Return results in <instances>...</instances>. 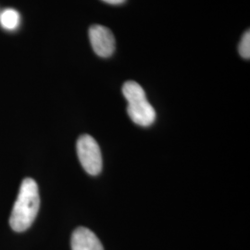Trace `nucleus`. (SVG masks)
Returning a JSON list of instances; mask_svg holds the SVG:
<instances>
[{"label":"nucleus","mask_w":250,"mask_h":250,"mask_svg":"<svg viewBox=\"0 0 250 250\" xmlns=\"http://www.w3.org/2000/svg\"><path fill=\"white\" fill-rule=\"evenodd\" d=\"M40 208L38 186L32 178H25L20 188L18 197L14 203L9 224L15 232H24L35 222Z\"/></svg>","instance_id":"nucleus-1"},{"label":"nucleus","mask_w":250,"mask_h":250,"mask_svg":"<svg viewBox=\"0 0 250 250\" xmlns=\"http://www.w3.org/2000/svg\"><path fill=\"white\" fill-rule=\"evenodd\" d=\"M123 94L128 102L127 113L131 120L143 127L150 126L156 120V111L143 87L134 81H128L123 86Z\"/></svg>","instance_id":"nucleus-2"},{"label":"nucleus","mask_w":250,"mask_h":250,"mask_svg":"<svg viewBox=\"0 0 250 250\" xmlns=\"http://www.w3.org/2000/svg\"><path fill=\"white\" fill-rule=\"evenodd\" d=\"M83 168L91 175H98L102 170V155L99 144L88 134L81 135L76 145Z\"/></svg>","instance_id":"nucleus-3"},{"label":"nucleus","mask_w":250,"mask_h":250,"mask_svg":"<svg viewBox=\"0 0 250 250\" xmlns=\"http://www.w3.org/2000/svg\"><path fill=\"white\" fill-rule=\"evenodd\" d=\"M89 39L91 45L101 58H109L115 50V38L112 32L102 25H93L89 29Z\"/></svg>","instance_id":"nucleus-4"},{"label":"nucleus","mask_w":250,"mask_h":250,"mask_svg":"<svg viewBox=\"0 0 250 250\" xmlns=\"http://www.w3.org/2000/svg\"><path fill=\"white\" fill-rule=\"evenodd\" d=\"M72 250H104L98 236L85 227L77 228L72 235Z\"/></svg>","instance_id":"nucleus-5"},{"label":"nucleus","mask_w":250,"mask_h":250,"mask_svg":"<svg viewBox=\"0 0 250 250\" xmlns=\"http://www.w3.org/2000/svg\"><path fill=\"white\" fill-rule=\"evenodd\" d=\"M20 21V14L15 9H5L0 14V24L6 30H15L19 26Z\"/></svg>","instance_id":"nucleus-6"},{"label":"nucleus","mask_w":250,"mask_h":250,"mask_svg":"<svg viewBox=\"0 0 250 250\" xmlns=\"http://www.w3.org/2000/svg\"><path fill=\"white\" fill-rule=\"evenodd\" d=\"M238 51L242 58L250 60V32L247 31L242 36L240 43L238 45Z\"/></svg>","instance_id":"nucleus-7"},{"label":"nucleus","mask_w":250,"mask_h":250,"mask_svg":"<svg viewBox=\"0 0 250 250\" xmlns=\"http://www.w3.org/2000/svg\"><path fill=\"white\" fill-rule=\"evenodd\" d=\"M102 1L110 5H121V4H124L126 0H102Z\"/></svg>","instance_id":"nucleus-8"}]
</instances>
